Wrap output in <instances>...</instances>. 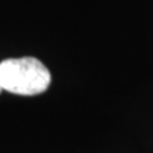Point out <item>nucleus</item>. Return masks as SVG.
Here are the masks:
<instances>
[{
    "label": "nucleus",
    "instance_id": "2",
    "mask_svg": "<svg viewBox=\"0 0 153 153\" xmlns=\"http://www.w3.org/2000/svg\"><path fill=\"white\" fill-rule=\"evenodd\" d=\"M1 91H3V88H1V85H0V92H1Z\"/></svg>",
    "mask_w": 153,
    "mask_h": 153
},
{
    "label": "nucleus",
    "instance_id": "1",
    "mask_svg": "<svg viewBox=\"0 0 153 153\" xmlns=\"http://www.w3.org/2000/svg\"><path fill=\"white\" fill-rule=\"evenodd\" d=\"M51 75L47 67L34 57L7 58L0 62V85L16 95H38L50 87Z\"/></svg>",
    "mask_w": 153,
    "mask_h": 153
}]
</instances>
